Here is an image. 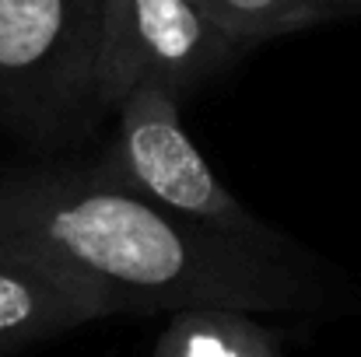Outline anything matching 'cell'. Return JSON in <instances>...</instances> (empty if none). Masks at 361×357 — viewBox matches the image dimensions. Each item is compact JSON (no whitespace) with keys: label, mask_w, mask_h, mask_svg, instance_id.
<instances>
[{"label":"cell","mask_w":361,"mask_h":357,"mask_svg":"<svg viewBox=\"0 0 361 357\" xmlns=\"http://www.w3.org/2000/svg\"><path fill=\"white\" fill-rule=\"evenodd\" d=\"M0 256L71 277L99 294L109 315H305L334 301L326 277L291 238L259 245L186 225L95 161L0 172Z\"/></svg>","instance_id":"6da1fadb"},{"label":"cell","mask_w":361,"mask_h":357,"mask_svg":"<svg viewBox=\"0 0 361 357\" xmlns=\"http://www.w3.org/2000/svg\"><path fill=\"white\" fill-rule=\"evenodd\" d=\"M239 60V46L204 0H102L95 60L102 116L137 84L186 102Z\"/></svg>","instance_id":"277c9868"},{"label":"cell","mask_w":361,"mask_h":357,"mask_svg":"<svg viewBox=\"0 0 361 357\" xmlns=\"http://www.w3.org/2000/svg\"><path fill=\"white\" fill-rule=\"evenodd\" d=\"M109 319L99 294L32 259L0 256V357Z\"/></svg>","instance_id":"5b68a950"},{"label":"cell","mask_w":361,"mask_h":357,"mask_svg":"<svg viewBox=\"0 0 361 357\" xmlns=\"http://www.w3.org/2000/svg\"><path fill=\"white\" fill-rule=\"evenodd\" d=\"M102 0H0V130L35 154L63 151L99 119Z\"/></svg>","instance_id":"7a4b0ae2"},{"label":"cell","mask_w":361,"mask_h":357,"mask_svg":"<svg viewBox=\"0 0 361 357\" xmlns=\"http://www.w3.org/2000/svg\"><path fill=\"white\" fill-rule=\"evenodd\" d=\"M179 109L183 102L176 95L154 84H137L116 102V133L95 165L130 193L186 225L259 245L288 242V235L259 221L221 182L218 168L186 133Z\"/></svg>","instance_id":"3957f363"},{"label":"cell","mask_w":361,"mask_h":357,"mask_svg":"<svg viewBox=\"0 0 361 357\" xmlns=\"http://www.w3.org/2000/svg\"><path fill=\"white\" fill-rule=\"evenodd\" d=\"M147 357H281V344L249 312L186 308L169 315Z\"/></svg>","instance_id":"8992f818"},{"label":"cell","mask_w":361,"mask_h":357,"mask_svg":"<svg viewBox=\"0 0 361 357\" xmlns=\"http://www.w3.org/2000/svg\"><path fill=\"white\" fill-rule=\"evenodd\" d=\"M204 4L214 11V18L239 46L242 56L263 42L330 25L323 0H204Z\"/></svg>","instance_id":"52a82bcc"},{"label":"cell","mask_w":361,"mask_h":357,"mask_svg":"<svg viewBox=\"0 0 361 357\" xmlns=\"http://www.w3.org/2000/svg\"><path fill=\"white\" fill-rule=\"evenodd\" d=\"M326 21H344V18H358L361 0H323Z\"/></svg>","instance_id":"ba28073f"}]
</instances>
